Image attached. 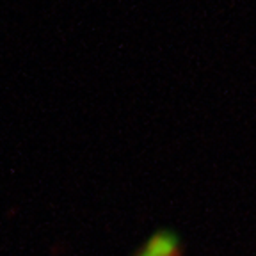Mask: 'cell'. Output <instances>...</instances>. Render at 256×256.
Wrapping results in <instances>:
<instances>
[{"label":"cell","instance_id":"cell-1","mask_svg":"<svg viewBox=\"0 0 256 256\" xmlns=\"http://www.w3.org/2000/svg\"><path fill=\"white\" fill-rule=\"evenodd\" d=\"M134 256H180V244L172 233L158 232L150 236Z\"/></svg>","mask_w":256,"mask_h":256}]
</instances>
